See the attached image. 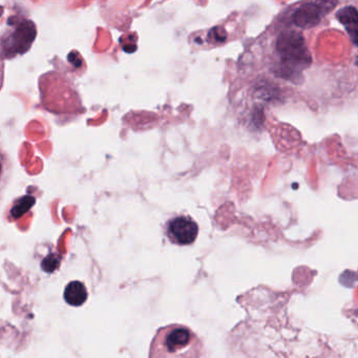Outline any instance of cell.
Masks as SVG:
<instances>
[{"mask_svg":"<svg viewBox=\"0 0 358 358\" xmlns=\"http://www.w3.org/2000/svg\"><path fill=\"white\" fill-rule=\"evenodd\" d=\"M164 230L169 242L178 246H189L194 244L199 234L198 224L187 215L171 217L165 224Z\"/></svg>","mask_w":358,"mask_h":358,"instance_id":"cell-3","label":"cell"},{"mask_svg":"<svg viewBox=\"0 0 358 358\" xmlns=\"http://www.w3.org/2000/svg\"><path fill=\"white\" fill-rule=\"evenodd\" d=\"M202 355V341L192 329L183 324L163 327L150 345V357L198 358Z\"/></svg>","mask_w":358,"mask_h":358,"instance_id":"cell-1","label":"cell"},{"mask_svg":"<svg viewBox=\"0 0 358 358\" xmlns=\"http://www.w3.org/2000/svg\"><path fill=\"white\" fill-rule=\"evenodd\" d=\"M36 203L35 196L26 194V196H20L14 201L13 204L11 205V208L9 211L10 221H17L20 217H24Z\"/></svg>","mask_w":358,"mask_h":358,"instance_id":"cell-7","label":"cell"},{"mask_svg":"<svg viewBox=\"0 0 358 358\" xmlns=\"http://www.w3.org/2000/svg\"><path fill=\"white\" fill-rule=\"evenodd\" d=\"M328 1L317 0L315 3H305L303 7L299 8L293 16V22L296 26L301 28H307L310 26H316L322 20V16L333 7L324 8V3Z\"/></svg>","mask_w":358,"mask_h":358,"instance_id":"cell-4","label":"cell"},{"mask_svg":"<svg viewBox=\"0 0 358 358\" xmlns=\"http://www.w3.org/2000/svg\"><path fill=\"white\" fill-rule=\"evenodd\" d=\"M89 297L87 287L80 280H72L64 288V299L73 307H80Z\"/></svg>","mask_w":358,"mask_h":358,"instance_id":"cell-6","label":"cell"},{"mask_svg":"<svg viewBox=\"0 0 358 358\" xmlns=\"http://www.w3.org/2000/svg\"><path fill=\"white\" fill-rule=\"evenodd\" d=\"M355 64H356V66H358V57H357V58H356Z\"/></svg>","mask_w":358,"mask_h":358,"instance_id":"cell-9","label":"cell"},{"mask_svg":"<svg viewBox=\"0 0 358 358\" xmlns=\"http://www.w3.org/2000/svg\"><path fill=\"white\" fill-rule=\"evenodd\" d=\"M280 71L284 77L299 76L311 64L305 39L295 31H285L276 41Z\"/></svg>","mask_w":358,"mask_h":358,"instance_id":"cell-2","label":"cell"},{"mask_svg":"<svg viewBox=\"0 0 358 358\" xmlns=\"http://www.w3.org/2000/svg\"><path fill=\"white\" fill-rule=\"evenodd\" d=\"M336 18L349 34L352 43L358 47V11L354 7H345L336 13Z\"/></svg>","mask_w":358,"mask_h":358,"instance_id":"cell-5","label":"cell"},{"mask_svg":"<svg viewBox=\"0 0 358 358\" xmlns=\"http://www.w3.org/2000/svg\"><path fill=\"white\" fill-rule=\"evenodd\" d=\"M62 257L56 251H50L49 255L41 261V269L47 273H53L62 264Z\"/></svg>","mask_w":358,"mask_h":358,"instance_id":"cell-8","label":"cell"}]
</instances>
